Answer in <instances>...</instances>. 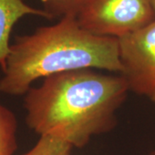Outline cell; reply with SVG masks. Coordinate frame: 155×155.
<instances>
[{
	"mask_svg": "<svg viewBox=\"0 0 155 155\" xmlns=\"http://www.w3.org/2000/svg\"><path fill=\"white\" fill-rule=\"evenodd\" d=\"M83 69L120 73L118 39L89 33L67 14L53 25L16 37L0 78V92L24 96L39 78Z\"/></svg>",
	"mask_w": 155,
	"mask_h": 155,
	"instance_id": "obj_2",
	"label": "cell"
},
{
	"mask_svg": "<svg viewBox=\"0 0 155 155\" xmlns=\"http://www.w3.org/2000/svg\"><path fill=\"white\" fill-rule=\"evenodd\" d=\"M121 74L129 91L155 97V19L133 33L118 38Z\"/></svg>",
	"mask_w": 155,
	"mask_h": 155,
	"instance_id": "obj_4",
	"label": "cell"
},
{
	"mask_svg": "<svg viewBox=\"0 0 155 155\" xmlns=\"http://www.w3.org/2000/svg\"><path fill=\"white\" fill-rule=\"evenodd\" d=\"M26 16L53 18L48 11L34 8L23 0H0V67L2 71L5 67L11 50V31L15 24Z\"/></svg>",
	"mask_w": 155,
	"mask_h": 155,
	"instance_id": "obj_5",
	"label": "cell"
},
{
	"mask_svg": "<svg viewBox=\"0 0 155 155\" xmlns=\"http://www.w3.org/2000/svg\"><path fill=\"white\" fill-rule=\"evenodd\" d=\"M73 16L89 33L118 39L153 22L155 9L152 0H83Z\"/></svg>",
	"mask_w": 155,
	"mask_h": 155,
	"instance_id": "obj_3",
	"label": "cell"
},
{
	"mask_svg": "<svg viewBox=\"0 0 155 155\" xmlns=\"http://www.w3.org/2000/svg\"><path fill=\"white\" fill-rule=\"evenodd\" d=\"M148 155H155V150H153V151H152V152H151V153H150Z\"/></svg>",
	"mask_w": 155,
	"mask_h": 155,
	"instance_id": "obj_8",
	"label": "cell"
},
{
	"mask_svg": "<svg viewBox=\"0 0 155 155\" xmlns=\"http://www.w3.org/2000/svg\"><path fill=\"white\" fill-rule=\"evenodd\" d=\"M73 146L63 139L50 134L40 135L38 141L22 155H71Z\"/></svg>",
	"mask_w": 155,
	"mask_h": 155,
	"instance_id": "obj_6",
	"label": "cell"
},
{
	"mask_svg": "<svg viewBox=\"0 0 155 155\" xmlns=\"http://www.w3.org/2000/svg\"><path fill=\"white\" fill-rule=\"evenodd\" d=\"M151 101H152L153 103H154V104H155V97H154V98H153V100H151Z\"/></svg>",
	"mask_w": 155,
	"mask_h": 155,
	"instance_id": "obj_10",
	"label": "cell"
},
{
	"mask_svg": "<svg viewBox=\"0 0 155 155\" xmlns=\"http://www.w3.org/2000/svg\"><path fill=\"white\" fill-rule=\"evenodd\" d=\"M153 1V6H154V9H155V0H152Z\"/></svg>",
	"mask_w": 155,
	"mask_h": 155,
	"instance_id": "obj_9",
	"label": "cell"
},
{
	"mask_svg": "<svg viewBox=\"0 0 155 155\" xmlns=\"http://www.w3.org/2000/svg\"><path fill=\"white\" fill-rule=\"evenodd\" d=\"M45 5V11L53 17H63L67 14L73 15L83 0H41Z\"/></svg>",
	"mask_w": 155,
	"mask_h": 155,
	"instance_id": "obj_7",
	"label": "cell"
},
{
	"mask_svg": "<svg viewBox=\"0 0 155 155\" xmlns=\"http://www.w3.org/2000/svg\"><path fill=\"white\" fill-rule=\"evenodd\" d=\"M128 92L121 74L92 69L54 74L24 95L25 122L39 135H54L83 147L93 136L116 127V113Z\"/></svg>",
	"mask_w": 155,
	"mask_h": 155,
	"instance_id": "obj_1",
	"label": "cell"
}]
</instances>
